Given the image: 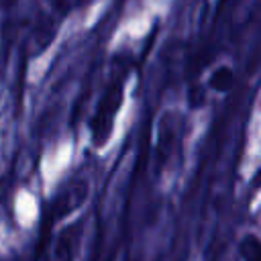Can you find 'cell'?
Listing matches in <instances>:
<instances>
[{"label": "cell", "instance_id": "cell-1", "mask_svg": "<svg viewBox=\"0 0 261 261\" xmlns=\"http://www.w3.org/2000/svg\"><path fill=\"white\" fill-rule=\"evenodd\" d=\"M124 73L112 77L100 94L98 106L90 118V137L96 147H104L112 135L116 114L124 102Z\"/></svg>", "mask_w": 261, "mask_h": 261}, {"label": "cell", "instance_id": "cell-2", "mask_svg": "<svg viewBox=\"0 0 261 261\" xmlns=\"http://www.w3.org/2000/svg\"><path fill=\"white\" fill-rule=\"evenodd\" d=\"M90 192V184L86 177H71L65 181V186L55 194L53 202H51V216L53 218H63L67 214H71L73 210H77Z\"/></svg>", "mask_w": 261, "mask_h": 261}, {"label": "cell", "instance_id": "cell-3", "mask_svg": "<svg viewBox=\"0 0 261 261\" xmlns=\"http://www.w3.org/2000/svg\"><path fill=\"white\" fill-rule=\"evenodd\" d=\"M75 243H77V224H69L55 237L47 261H73Z\"/></svg>", "mask_w": 261, "mask_h": 261}, {"label": "cell", "instance_id": "cell-4", "mask_svg": "<svg viewBox=\"0 0 261 261\" xmlns=\"http://www.w3.org/2000/svg\"><path fill=\"white\" fill-rule=\"evenodd\" d=\"M234 86V69L230 65H218L208 75L206 90H212L216 94H228Z\"/></svg>", "mask_w": 261, "mask_h": 261}, {"label": "cell", "instance_id": "cell-5", "mask_svg": "<svg viewBox=\"0 0 261 261\" xmlns=\"http://www.w3.org/2000/svg\"><path fill=\"white\" fill-rule=\"evenodd\" d=\"M239 253L243 261H259L261 259V241L257 234H247L239 243Z\"/></svg>", "mask_w": 261, "mask_h": 261}, {"label": "cell", "instance_id": "cell-6", "mask_svg": "<svg viewBox=\"0 0 261 261\" xmlns=\"http://www.w3.org/2000/svg\"><path fill=\"white\" fill-rule=\"evenodd\" d=\"M206 104V86L202 84H192L188 90V106L192 110H198Z\"/></svg>", "mask_w": 261, "mask_h": 261}, {"label": "cell", "instance_id": "cell-7", "mask_svg": "<svg viewBox=\"0 0 261 261\" xmlns=\"http://www.w3.org/2000/svg\"><path fill=\"white\" fill-rule=\"evenodd\" d=\"M14 4H16V0H0V6H2L4 10H10V8H14Z\"/></svg>", "mask_w": 261, "mask_h": 261}]
</instances>
